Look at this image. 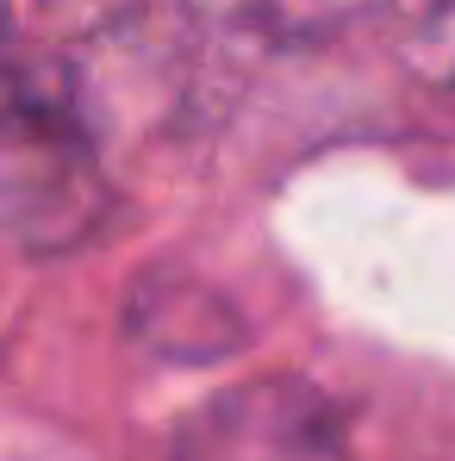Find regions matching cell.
<instances>
[{"label":"cell","instance_id":"6da1fadb","mask_svg":"<svg viewBox=\"0 0 455 461\" xmlns=\"http://www.w3.org/2000/svg\"><path fill=\"white\" fill-rule=\"evenodd\" d=\"M168 461H350V437L318 386L275 375L206 399L175 430Z\"/></svg>","mask_w":455,"mask_h":461},{"label":"cell","instance_id":"7a4b0ae2","mask_svg":"<svg viewBox=\"0 0 455 461\" xmlns=\"http://www.w3.org/2000/svg\"><path fill=\"white\" fill-rule=\"evenodd\" d=\"M194 6H206L213 19H225L237 32L294 44V38H331V32L356 25L380 0H194Z\"/></svg>","mask_w":455,"mask_h":461},{"label":"cell","instance_id":"3957f363","mask_svg":"<svg viewBox=\"0 0 455 461\" xmlns=\"http://www.w3.org/2000/svg\"><path fill=\"white\" fill-rule=\"evenodd\" d=\"M393 50L418 81L455 94V0H380Z\"/></svg>","mask_w":455,"mask_h":461},{"label":"cell","instance_id":"277c9868","mask_svg":"<svg viewBox=\"0 0 455 461\" xmlns=\"http://www.w3.org/2000/svg\"><path fill=\"white\" fill-rule=\"evenodd\" d=\"M138 6H144V0H38L44 25L63 32V38H100V32L125 25Z\"/></svg>","mask_w":455,"mask_h":461},{"label":"cell","instance_id":"5b68a950","mask_svg":"<svg viewBox=\"0 0 455 461\" xmlns=\"http://www.w3.org/2000/svg\"><path fill=\"white\" fill-rule=\"evenodd\" d=\"M0 44H13V25H6V0H0Z\"/></svg>","mask_w":455,"mask_h":461},{"label":"cell","instance_id":"8992f818","mask_svg":"<svg viewBox=\"0 0 455 461\" xmlns=\"http://www.w3.org/2000/svg\"><path fill=\"white\" fill-rule=\"evenodd\" d=\"M13 50H19V44H0V81H6V63H13Z\"/></svg>","mask_w":455,"mask_h":461},{"label":"cell","instance_id":"52a82bcc","mask_svg":"<svg viewBox=\"0 0 455 461\" xmlns=\"http://www.w3.org/2000/svg\"><path fill=\"white\" fill-rule=\"evenodd\" d=\"M0 461H19V456H0Z\"/></svg>","mask_w":455,"mask_h":461}]
</instances>
